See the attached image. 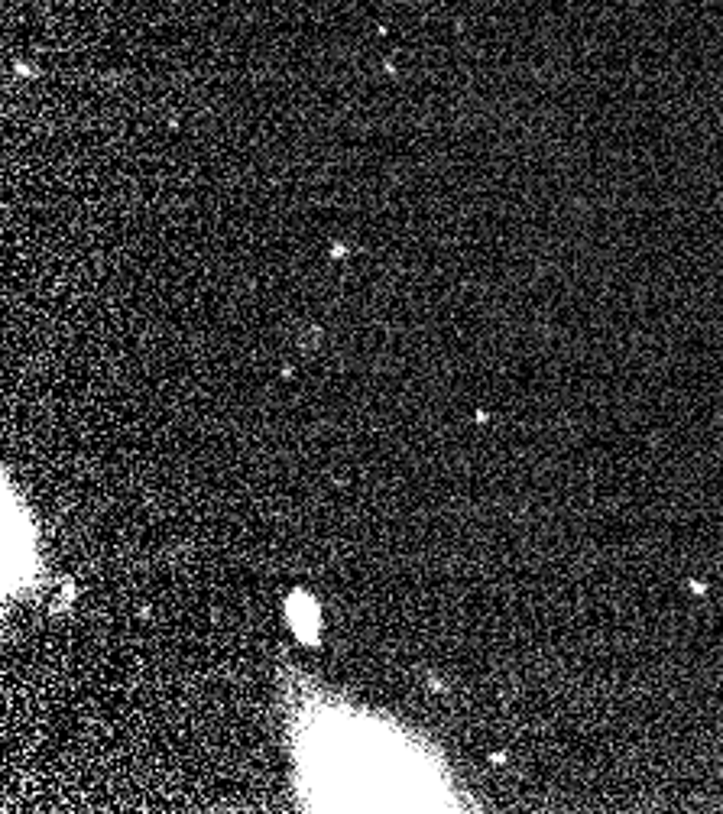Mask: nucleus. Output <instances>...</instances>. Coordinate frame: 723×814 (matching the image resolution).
<instances>
[{
    "mask_svg": "<svg viewBox=\"0 0 723 814\" xmlns=\"http://www.w3.org/2000/svg\"><path fill=\"white\" fill-rule=\"evenodd\" d=\"M688 587L694 594H704V591H707V584H700V581H688Z\"/></svg>",
    "mask_w": 723,
    "mask_h": 814,
    "instance_id": "obj_1",
    "label": "nucleus"
}]
</instances>
